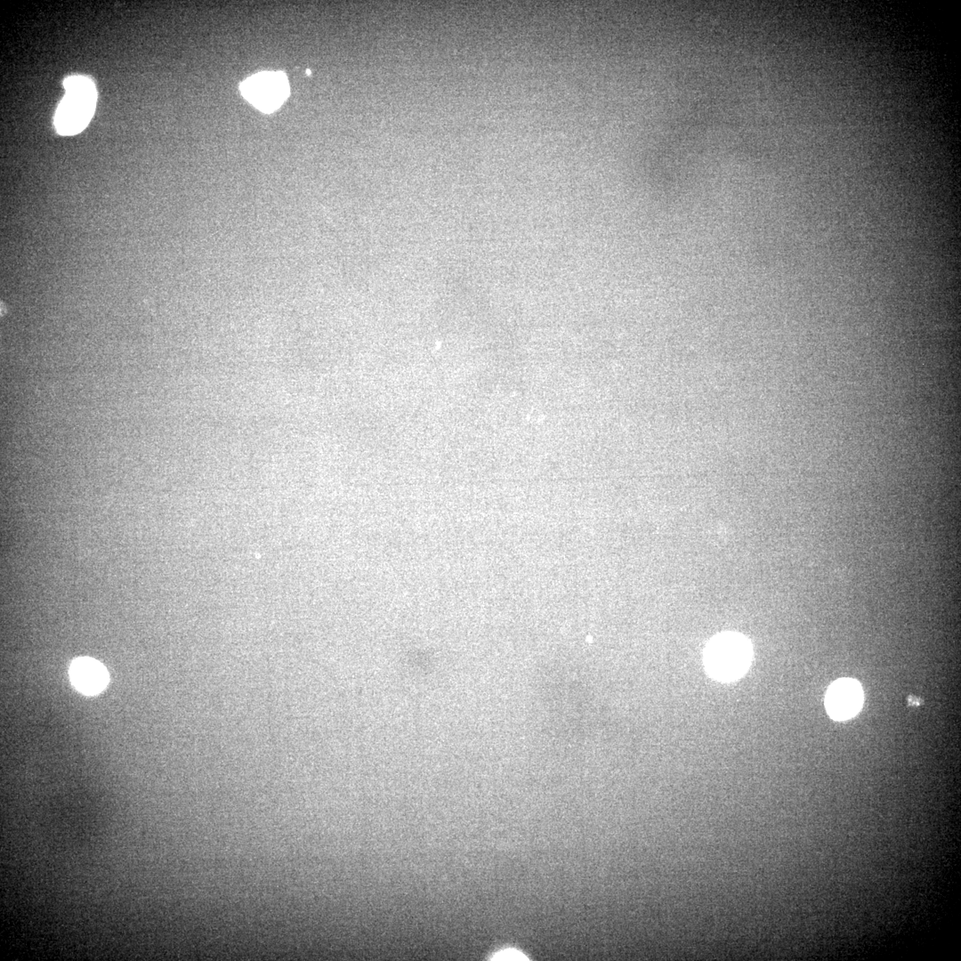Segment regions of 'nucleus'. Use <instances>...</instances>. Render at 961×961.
Here are the masks:
<instances>
[{"instance_id":"obj_1","label":"nucleus","mask_w":961,"mask_h":961,"mask_svg":"<svg viewBox=\"0 0 961 961\" xmlns=\"http://www.w3.org/2000/svg\"><path fill=\"white\" fill-rule=\"evenodd\" d=\"M65 95L54 116L57 132L71 135L82 131L94 112L97 93L93 82L87 77L70 76L64 79Z\"/></svg>"},{"instance_id":"obj_2","label":"nucleus","mask_w":961,"mask_h":961,"mask_svg":"<svg viewBox=\"0 0 961 961\" xmlns=\"http://www.w3.org/2000/svg\"><path fill=\"white\" fill-rule=\"evenodd\" d=\"M751 658L749 642L740 634L725 633L709 642L704 654V665L712 678L731 682L747 672Z\"/></svg>"},{"instance_id":"obj_3","label":"nucleus","mask_w":961,"mask_h":961,"mask_svg":"<svg viewBox=\"0 0 961 961\" xmlns=\"http://www.w3.org/2000/svg\"><path fill=\"white\" fill-rule=\"evenodd\" d=\"M241 91L257 108L271 111L287 97V83L282 73H260L246 80Z\"/></svg>"},{"instance_id":"obj_4","label":"nucleus","mask_w":961,"mask_h":961,"mask_svg":"<svg viewBox=\"0 0 961 961\" xmlns=\"http://www.w3.org/2000/svg\"><path fill=\"white\" fill-rule=\"evenodd\" d=\"M863 698V690L859 682L851 678H841L829 686L825 697V707L832 719L845 721L860 710Z\"/></svg>"},{"instance_id":"obj_5","label":"nucleus","mask_w":961,"mask_h":961,"mask_svg":"<svg viewBox=\"0 0 961 961\" xmlns=\"http://www.w3.org/2000/svg\"><path fill=\"white\" fill-rule=\"evenodd\" d=\"M73 686L85 695H95L106 687L109 674L105 666L91 658H77L69 667Z\"/></svg>"},{"instance_id":"obj_6","label":"nucleus","mask_w":961,"mask_h":961,"mask_svg":"<svg viewBox=\"0 0 961 961\" xmlns=\"http://www.w3.org/2000/svg\"><path fill=\"white\" fill-rule=\"evenodd\" d=\"M493 959L497 960H526V957L521 952L513 949H506L499 954H497Z\"/></svg>"}]
</instances>
